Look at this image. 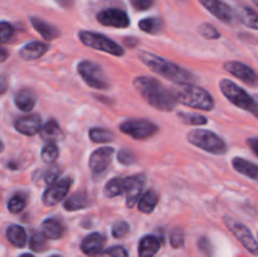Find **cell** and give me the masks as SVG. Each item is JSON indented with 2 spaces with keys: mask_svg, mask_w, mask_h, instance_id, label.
<instances>
[{
  "mask_svg": "<svg viewBox=\"0 0 258 257\" xmlns=\"http://www.w3.org/2000/svg\"><path fill=\"white\" fill-rule=\"evenodd\" d=\"M96 257H128L127 251L121 246L111 247V248L105 249L101 253H98Z\"/></svg>",
  "mask_w": 258,
  "mask_h": 257,
  "instance_id": "cell-37",
  "label": "cell"
},
{
  "mask_svg": "<svg viewBox=\"0 0 258 257\" xmlns=\"http://www.w3.org/2000/svg\"><path fill=\"white\" fill-rule=\"evenodd\" d=\"M27 206V196L24 193H17L8 201V209L12 213H19Z\"/></svg>",
  "mask_w": 258,
  "mask_h": 257,
  "instance_id": "cell-31",
  "label": "cell"
},
{
  "mask_svg": "<svg viewBox=\"0 0 258 257\" xmlns=\"http://www.w3.org/2000/svg\"><path fill=\"white\" fill-rule=\"evenodd\" d=\"M50 257H59V256H50Z\"/></svg>",
  "mask_w": 258,
  "mask_h": 257,
  "instance_id": "cell-50",
  "label": "cell"
},
{
  "mask_svg": "<svg viewBox=\"0 0 258 257\" xmlns=\"http://www.w3.org/2000/svg\"><path fill=\"white\" fill-rule=\"evenodd\" d=\"M117 159L121 164H123V165H130V164H133L134 161H135V156H134V154L131 153L130 150H127V149H122V150L118 153Z\"/></svg>",
  "mask_w": 258,
  "mask_h": 257,
  "instance_id": "cell-41",
  "label": "cell"
},
{
  "mask_svg": "<svg viewBox=\"0 0 258 257\" xmlns=\"http://www.w3.org/2000/svg\"><path fill=\"white\" fill-rule=\"evenodd\" d=\"M219 87H221L222 93L228 98L229 102H232L234 106L242 108V110L251 112L254 102L253 96L248 95L243 88L232 82L231 80H222L219 82Z\"/></svg>",
  "mask_w": 258,
  "mask_h": 257,
  "instance_id": "cell-6",
  "label": "cell"
},
{
  "mask_svg": "<svg viewBox=\"0 0 258 257\" xmlns=\"http://www.w3.org/2000/svg\"><path fill=\"white\" fill-rule=\"evenodd\" d=\"M170 243L174 248H179L184 244V232L180 228L174 229L170 236Z\"/></svg>",
  "mask_w": 258,
  "mask_h": 257,
  "instance_id": "cell-40",
  "label": "cell"
},
{
  "mask_svg": "<svg viewBox=\"0 0 258 257\" xmlns=\"http://www.w3.org/2000/svg\"><path fill=\"white\" fill-rule=\"evenodd\" d=\"M198 32L206 39H219L221 38V33L217 30V28L214 25L209 24V23H203V24L199 25Z\"/></svg>",
  "mask_w": 258,
  "mask_h": 257,
  "instance_id": "cell-36",
  "label": "cell"
},
{
  "mask_svg": "<svg viewBox=\"0 0 258 257\" xmlns=\"http://www.w3.org/2000/svg\"><path fill=\"white\" fill-rule=\"evenodd\" d=\"M178 116L180 117V120L183 121L184 123H186V125L202 126V125H207V123H208V120H207L206 116L199 115V113L179 112Z\"/></svg>",
  "mask_w": 258,
  "mask_h": 257,
  "instance_id": "cell-32",
  "label": "cell"
},
{
  "mask_svg": "<svg viewBox=\"0 0 258 257\" xmlns=\"http://www.w3.org/2000/svg\"><path fill=\"white\" fill-rule=\"evenodd\" d=\"M42 232L49 239H59L64 234V226L57 218H47L42 223Z\"/></svg>",
  "mask_w": 258,
  "mask_h": 257,
  "instance_id": "cell-20",
  "label": "cell"
},
{
  "mask_svg": "<svg viewBox=\"0 0 258 257\" xmlns=\"http://www.w3.org/2000/svg\"><path fill=\"white\" fill-rule=\"evenodd\" d=\"M71 185H72V179L71 178L58 179L55 183L50 184L49 188L44 191L43 203L48 207L57 206L58 203H60V201L66 198V196L70 191Z\"/></svg>",
  "mask_w": 258,
  "mask_h": 257,
  "instance_id": "cell-10",
  "label": "cell"
},
{
  "mask_svg": "<svg viewBox=\"0 0 258 257\" xmlns=\"http://www.w3.org/2000/svg\"><path fill=\"white\" fill-rule=\"evenodd\" d=\"M159 202V196L155 190L150 189V190L145 191V193L141 196L140 201H139V211L143 212V213L149 214L155 209L156 204Z\"/></svg>",
  "mask_w": 258,
  "mask_h": 257,
  "instance_id": "cell-26",
  "label": "cell"
},
{
  "mask_svg": "<svg viewBox=\"0 0 258 257\" xmlns=\"http://www.w3.org/2000/svg\"><path fill=\"white\" fill-rule=\"evenodd\" d=\"M253 100H254V102H253V108H252L251 112L253 113V115L256 116V117H258V95H254V96H253Z\"/></svg>",
  "mask_w": 258,
  "mask_h": 257,
  "instance_id": "cell-45",
  "label": "cell"
},
{
  "mask_svg": "<svg viewBox=\"0 0 258 257\" xmlns=\"http://www.w3.org/2000/svg\"><path fill=\"white\" fill-rule=\"evenodd\" d=\"M54 2L62 8H70L72 4V0H54Z\"/></svg>",
  "mask_w": 258,
  "mask_h": 257,
  "instance_id": "cell-46",
  "label": "cell"
},
{
  "mask_svg": "<svg viewBox=\"0 0 258 257\" xmlns=\"http://www.w3.org/2000/svg\"><path fill=\"white\" fill-rule=\"evenodd\" d=\"M131 5L135 10H148L154 5V0H130Z\"/></svg>",
  "mask_w": 258,
  "mask_h": 257,
  "instance_id": "cell-42",
  "label": "cell"
},
{
  "mask_svg": "<svg viewBox=\"0 0 258 257\" xmlns=\"http://www.w3.org/2000/svg\"><path fill=\"white\" fill-rule=\"evenodd\" d=\"M224 222H226L227 227L229 228V231L234 234L237 239L241 242L244 246V248L248 252H251L252 254H258V242L253 237L252 232L249 231L248 227H246L244 224L239 223L236 219L229 218V217H224Z\"/></svg>",
  "mask_w": 258,
  "mask_h": 257,
  "instance_id": "cell-9",
  "label": "cell"
},
{
  "mask_svg": "<svg viewBox=\"0 0 258 257\" xmlns=\"http://www.w3.org/2000/svg\"><path fill=\"white\" fill-rule=\"evenodd\" d=\"M238 17L246 27L258 30V14L253 9L243 7L238 10Z\"/></svg>",
  "mask_w": 258,
  "mask_h": 257,
  "instance_id": "cell-28",
  "label": "cell"
},
{
  "mask_svg": "<svg viewBox=\"0 0 258 257\" xmlns=\"http://www.w3.org/2000/svg\"><path fill=\"white\" fill-rule=\"evenodd\" d=\"M13 34H14V28L10 25V23L3 20L0 23V42L4 44V43H8L10 39H12Z\"/></svg>",
  "mask_w": 258,
  "mask_h": 257,
  "instance_id": "cell-38",
  "label": "cell"
},
{
  "mask_svg": "<svg viewBox=\"0 0 258 257\" xmlns=\"http://www.w3.org/2000/svg\"><path fill=\"white\" fill-rule=\"evenodd\" d=\"M178 102L189 107L203 111H212L214 107V98L207 90L193 85H181L174 92Z\"/></svg>",
  "mask_w": 258,
  "mask_h": 257,
  "instance_id": "cell-3",
  "label": "cell"
},
{
  "mask_svg": "<svg viewBox=\"0 0 258 257\" xmlns=\"http://www.w3.org/2000/svg\"><path fill=\"white\" fill-rule=\"evenodd\" d=\"M146 183V176L144 174L128 176L123 181V193L126 194V206L133 208L136 202L140 201L141 191Z\"/></svg>",
  "mask_w": 258,
  "mask_h": 257,
  "instance_id": "cell-11",
  "label": "cell"
},
{
  "mask_svg": "<svg viewBox=\"0 0 258 257\" xmlns=\"http://www.w3.org/2000/svg\"><path fill=\"white\" fill-rule=\"evenodd\" d=\"M128 231H130V228H128V224L125 221L116 222L112 227V234L116 238H122L128 233Z\"/></svg>",
  "mask_w": 258,
  "mask_h": 257,
  "instance_id": "cell-39",
  "label": "cell"
},
{
  "mask_svg": "<svg viewBox=\"0 0 258 257\" xmlns=\"http://www.w3.org/2000/svg\"><path fill=\"white\" fill-rule=\"evenodd\" d=\"M14 102L19 110L29 112V111H32V108L35 106L37 97H35V93L33 92L32 90L24 88V90H20L19 92L15 95Z\"/></svg>",
  "mask_w": 258,
  "mask_h": 257,
  "instance_id": "cell-21",
  "label": "cell"
},
{
  "mask_svg": "<svg viewBox=\"0 0 258 257\" xmlns=\"http://www.w3.org/2000/svg\"><path fill=\"white\" fill-rule=\"evenodd\" d=\"M247 145L251 148V150L253 151V154L258 156V138H249L247 140Z\"/></svg>",
  "mask_w": 258,
  "mask_h": 257,
  "instance_id": "cell-44",
  "label": "cell"
},
{
  "mask_svg": "<svg viewBox=\"0 0 258 257\" xmlns=\"http://www.w3.org/2000/svg\"><path fill=\"white\" fill-rule=\"evenodd\" d=\"M123 181L122 178H113L105 185V194L108 198H113L120 194H123Z\"/></svg>",
  "mask_w": 258,
  "mask_h": 257,
  "instance_id": "cell-30",
  "label": "cell"
},
{
  "mask_svg": "<svg viewBox=\"0 0 258 257\" xmlns=\"http://www.w3.org/2000/svg\"><path fill=\"white\" fill-rule=\"evenodd\" d=\"M20 257H34V256H33V254H30V253H24V254H22Z\"/></svg>",
  "mask_w": 258,
  "mask_h": 257,
  "instance_id": "cell-48",
  "label": "cell"
},
{
  "mask_svg": "<svg viewBox=\"0 0 258 257\" xmlns=\"http://www.w3.org/2000/svg\"><path fill=\"white\" fill-rule=\"evenodd\" d=\"M40 136L43 139H47V140H50V139H59L62 136V131H60L59 125L55 120H49L40 130Z\"/></svg>",
  "mask_w": 258,
  "mask_h": 257,
  "instance_id": "cell-29",
  "label": "cell"
},
{
  "mask_svg": "<svg viewBox=\"0 0 258 257\" xmlns=\"http://www.w3.org/2000/svg\"><path fill=\"white\" fill-rule=\"evenodd\" d=\"M90 139L93 143H110L113 140V134L107 128L95 127L90 130Z\"/></svg>",
  "mask_w": 258,
  "mask_h": 257,
  "instance_id": "cell-33",
  "label": "cell"
},
{
  "mask_svg": "<svg viewBox=\"0 0 258 257\" xmlns=\"http://www.w3.org/2000/svg\"><path fill=\"white\" fill-rule=\"evenodd\" d=\"M232 165L233 168L238 171L239 174L244 176H248V178L253 179V180L258 181V165L254 163H251V161L246 160L243 158H234L232 160Z\"/></svg>",
  "mask_w": 258,
  "mask_h": 257,
  "instance_id": "cell-22",
  "label": "cell"
},
{
  "mask_svg": "<svg viewBox=\"0 0 258 257\" xmlns=\"http://www.w3.org/2000/svg\"><path fill=\"white\" fill-rule=\"evenodd\" d=\"M139 28L148 34H158L163 30V20L158 17L145 18L139 22Z\"/></svg>",
  "mask_w": 258,
  "mask_h": 257,
  "instance_id": "cell-27",
  "label": "cell"
},
{
  "mask_svg": "<svg viewBox=\"0 0 258 257\" xmlns=\"http://www.w3.org/2000/svg\"><path fill=\"white\" fill-rule=\"evenodd\" d=\"M14 126L18 133L27 136H33L35 134L40 133V130H42V118H40L39 115H35V113L22 116V117L15 121Z\"/></svg>",
  "mask_w": 258,
  "mask_h": 257,
  "instance_id": "cell-16",
  "label": "cell"
},
{
  "mask_svg": "<svg viewBox=\"0 0 258 257\" xmlns=\"http://www.w3.org/2000/svg\"><path fill=\"white\" fill-rule=\"evenodd\" d=\"M30 23H32L33 28H34L44 39L53 40L59 35V30H58L57 28L50 25L49 23H47L45 20L40 19V18H30Z\"/></svg>",
  "mask_w": 258,
  "mask_h": 257,
  "instance_id": "cell-23",
  "label": "cell"
},
{
  "mask_svg": "<svg viewBox=\"0 0 258 257\" xmlns=\"http://www.w3.org/2000/svg\"><path fill=\"white\" fill-rule=\"evenodd\" d=\"M188 141L213 155H222L227 151V145L223 139L219 138L217 134L204 130V128H194L189 131Z\"/></svg>",
  "mask_w": 258,
  "mask_h": 257,
  "instance_id": "cell-4",
  "label": "cell"
},
{
  "mask_svg": "<svg viewBox=\"0 0 258 257\" xmlns=\"http://www.w3.org/2000/svg\"><path fill=\"white\" fill-rule=\"evenodd\" d=\"M252 3H253V4L256 5V7H258V0H252Z\"/></svg>",
  "mask_w": 258,
  "mask_h": 257,
  "instance_id": "cell-49",
  "label": "cell"
},
{
  "mask_svg": "<svg viewBox=\"0 0 258 257\" xmlns=\"http://www.w3.org/2000/svg\"><path fill=\"white\" fill-rule=\"evenodd\" d=\"M161 242L155 236H145L139 243V257H154L159 251Z\"/></svg>",
  "mask_w": 258,
  "mask_h": 257,
  "instance_id": "cell-19",
  "label": "cell"
},
{
  "mask_svg": "<svg viewBox=\"0 0 258 257\" xmlns=\"http://www.w3.org/2000/svg\"><path fill=\"white\" fill-rule=\"evenodd\" d=\"M120 130L126 135L136 139V140H144V139L151 138L159 131L158 126L149 120L144 118H131L125 121L120 125Z\"/></svg>",
  "mask_w": 258,
  "mask_h": 257,
  "instance_id": "cell-8",
  "label": "cell"
},
{
  "mask_svg": "<svg viewBox=\"0 0 258 257\" xmlns=\"http://www.w3.org/2000/svg\"><path fill=\"white\" fill-rule=\"evenodd\" d=\"M134 87L139 95L156 110L169 112L173 111L178 103L174 92L166 90L155 78L136 77L134 80Z\"/></svg>",
  "mask_w": 258,
  "mask_h": 257,
  "instance_id": "cell-1",
  "label": "cell"
},
{
  "mask_svg": "<svg viewBox=\"0 0 258 257\" xmlns=\"http://www.w3.org/2000/svg\"><path fill=\"white\" fill-rule=\"evenodd\" d=\"M88 206H90L88 197L86 196V193H81V191L72 194V196L64 202V204H63L64 209L68 212L80 211V209L87 208Z\"/></svg>",
  "mask_w": 258,
  "mask_h": 257,
  "instance_id": "cell-25",
  "label": "cell"
},
{
  "mask_svg": "<svg viewBox=\"0 0 258 257\" xmlns=\"http://www.w3.org/2000/svg\"><path fill=\"white\" fill-rule=\"evenodd\" d=\"M78 38L81 42L87 47L93 48V49L101 50V52L108 53V54L116 55V57H121L123 55L125 50L121 47L118 43L115 40L110 39L106 35L100 34V33L88 32V30H82L78 33Z\"/></svg>",
  "mask_w": 258,
  "mask_h": 257,
  "instance_id": "cell-5",
  "label": "cell"
},
{
  "mask_svg": "<svg viewBox=\"0 0 258 257\" xmlns=\"http://www.w3.org/2000/svg\"><path fill=\"white\" fill-rule=\"evenodd\" d=\"M7 50H5V48H2V62H4L5 59H7Z\"/></svg>",
  "mask_w": 258,
  "mask_h": 257,
  "instance_id": "cell-47",
  "label": "cell"
},
{
  "mask_svg": "<svg viewBox=\"0 0 258 257\" xmlns=\"http://www.w3.org/2000/svg\"><path fill=\"white\" fill-rule=\"evenodd\" d=\"M77 71L90 87L96 90H106L108 87V81L106 78L102 67L91 60H82L78 63Z\"/></svg>",
  "mask_w": 258,
  "mask_h": 257,
  "instance_id": "cell-7",
  "label": "cell"
},
{
  "mask_svg": "<svg viewBox=\"0 0 258 257\" xmlns=\"http://www.w3.org/2000/svg\"><path fill=\"white\" fill-rule=\"evenodd\" d=\"M198 2L221 22H233V12L229 5H227L222 0H198Z\"/></svg>",
  "mask_w": 258,
  "mask_h": 257,
  "instance_id": "cell-15",
  "label": "cell"
},
{
  "mask_svg": "<svg viewBox=\"0 0 258 257\" xmlns=\"http://www.w3.org/2000/svg\"><path fill=\"white\" fill-rule=\"evenodd\" d=\"M97 20L105 27L127 28L130 25L128 15L123 10L117 9V8H110V9L100 12L97 14Z\"/></svg>",
  "mask_w": 258,
  "mask_h": 257,
  "instance_id": "cell-12",
  "label": "cell"
},
{
  "mask_svg": "<svg viewBox=\"0 0 258 257\" xmlns=\"http://www.w3.org/2000/svg\"><path fill=\"white\" fill-rule=\"evenodd\" d=\"M42 159L45 161V163H53L55 159L59 155V150H58V146L55 144L49 143L47 145L43 146L42 149Z\"/></svg>",
  "mask_w": 258,
  "mask_h": 257,
  "instance_id": "cell-35",
  "label": "cell"
},
{
  "mask_svg": "<svg viewBox=\"0 0 258 257\" xmlns=\"http://www.w3.org/2000/svg\"><path fill=\"white\" fill-rule=\"evenodd\" d=\"M113 149L105 146V148H100L97 150L93 151L90 156V169L92 174L95 175H100V174L105 173L106 169L112 161L113 156Z\"/></svg>",
  "mask_w": 258,
  "mask_h": 257,
  "instance_id": "cell-14",
  "label": "cell"
},
{
  "mask_svg": "<svg viewBox=\"0 0 258 257\" xmlns=\"http://www.w3.org/2000/svg\"><path fill=\"white\" fill-rule=\"evenodd\" d=\"M224 68L228 73L233 75L234 77L239 78L242 82L248 86H258V76L249 66L244 65L237 60H229L224 63Z\"/></svg>",
  "mask_w": 258,
  "mask_h": 257,
  "instance_id": "cell-13",
  "label": "cell"
},
{
  "mask_svg": "<svg viewBox=\"0 0 258 257\" xmlns=\"http://www.w3.org/2000/svg\"><path fill=\"white\" fill-rule=\"evenodd\" d=\"M47 237L44 236V233H39V232H34L30 237L29 241V247L34 252H42L47 248Z\"/></svg>",
  "mask_w": 258,
  "mask_h": 257,
  "instance_id": "cell-34",
  "label": "cell"
},
{
  "mask_svg": "<svg viewBox=\"0 0 258 257\" xmlns=\"http://www.w3.org/2000/svg\"><path fill=\"white\" fill-rule=\"evenodd\" d=\"M139 57H140L141 62L148 66L153 72L159 76H163L164 78L171 81V82L179 83V85H190L191 82H194V76L191 75V72L175 63H171L154 54V53L140 52Z\"/></svg>",
  "mask_w": 258,
  "mask_h": 257,
  "instance_id": "cell-2",
  "label": "cell"
},
{
  "mask_svg": "<svg viewBox=\"0 0 258 257\" xmlns=\"http://www.w3.org/2000/svg\"><path fill=\"white\" fill-rule=\"evenodd\" d=\"M49 49V45L42 42H30L23 45L19 50V55L24 60H35L43 57Z\"/></svg>",
  "mask_w": 258,
  "mask_h": 257,
  "instance_id": "cell-18",
  "label": "cell"
},
{
  "mask_svg": "<svg viewBox=\"0 0 258 257\" xmlns=\"http://www.w3.org/2000/svg\"><path fill=\"white\" fill-rule=\"evenodd\" d=\"M105 237L103 234L97 233H91L86 237L85 239L81 243V249H82L83 253H86L87 256H97L98 253L102 252L103 246H105Z\"/></svg>",
  "mask_w": 258,
  "mask_h": 257,
  "instance_id": "cell-17",
  "label": "cell"
},
{
  "mask_svg": "<svg viewBox=\"0 0 258 257\" xmlns=\"http://www.w3.org/2000/svg\"><path fill=\"white\" fill-rule=\"evenodd\" d=\"M59 169L58 168H53L49 169L47 173L44 174V181L47 184H53L58 180V176H59Z\"/></svg>",
  "mask_w": 258,
  "mask_h": 257,
  "instance_id": "cell-43",
  "label": "cell"
},
{
  "mask_svg": "<svg viewBox=\"0 0 258 257\" xmlns=\"http://www.w3.org/2000/svg\"><path fill=\"white\" fill-rule=\"evenodd\" d=\"M7 238L13 246L22 248L27 243V232L18 224H12L7 228Z\"/></svg>",
  "mask_w": 258,
  "mask_h": 257,
  "instance_id": "cell-24",
  "label": "cell"
}]
</instances>
